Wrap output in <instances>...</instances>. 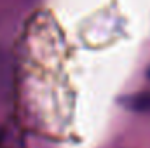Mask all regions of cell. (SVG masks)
Here are the masks:
<instances>
[{"label": "cell", "mask_w": 150, "mask_h": 148, "mask_svg": "<svg viewBox=\"0 0 150 148\" xmlns=\"http://www.w3.org/2000/svg\"><path fill=\"white\" fill-rule=\"evenodd\" d=\"M127 106L138 111H150V91L129 98L127 99Z\"/></svg>", "instance_id": "cell-2"}, {"label": "cell", "mask_w": 150, "mask_h": 148, "mask_svg": "<svg viewBox=\"0 0 150 148\" xmlns=\"http://www.w3.org/2000/svg\"><path fill=\"white\" fill-rule=\"evenodd\" d=\"M147 78L150 80V66H149V70H147Z\"/></svg>", "instance_id": "cell-3"}, {"label": "cell", "mask_w": 150, "mask_h": 148, "mask_svg": "<svg viewBox=\"0 0 150 148\" xmlns=\"http://www.w3.org/2000/svg\"><path fill=\"white\" fill-rule=\"evenodd\" d=\"M12 85V68L7 54L0 49V105L5 101V98L11 92Z\"/></svg>", "instance_id": "cell-1"}, {"label": "cell", "mask_w": 150, "mask_h": 148, "mask_svg": "<svg viewBox=\"0 0 150 148\" xmlns=\"http://www.w3.org/2000/svg\"><path fill=\"white\" fill-rule=\"evenodd\" d=\"M0 141H2V132H0Z\"/></svg>", "instance_id": "cell-4"}]
</instances>
